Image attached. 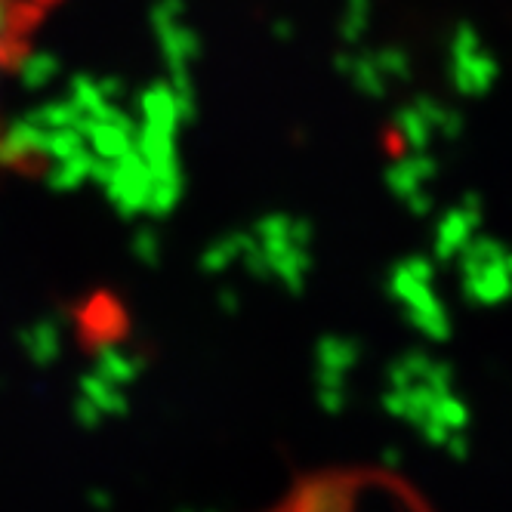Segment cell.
<instances>
[{
  "instance_id": "cell-1",
  "label": "cell",
  "mask_w": 512,
  "mask_h": 512,
  "mask_svg": "<svg viewBox=\"0 0 512 512\" xmlns=\"http://www.w3.org/2000/svg\"><path fill=\"white\" fill-rule=\"evenodd\" d=\"M90 179L99 182V186L105 189V195H108V201H112L124 216H133V213L145 210V201H149V186H152V170H149V164L142 161V155L136 149H130L118 161L96 158Z\"/></svg>"
},
{
  "instance_id": "cell-2",
  "label": "cell",
  "mask_w": 512,
  "mask_h": 512,
  "mask_svg": "<svg viewBox=\"0 0 512 512\" xmlns=\"http://www.w3.org/2000/svg\"><path fill=\"white\" fill-rule=\"evenodd\" d=\"M451 81L463 96H485L497 81V59L485 47L451 56Z\"/></svg>"
},
{
  "instance_id": "cell-3",
  "label": "cell",
  "mask_w": 512,
  "mask_h": 512,
  "mask_svg": "<svg viewBox=\"0 0 512 512\" xmlns=\"http://www.w3.org/2000/svg\"><path fill=\"white\" fill-rule=\"evenodd\" d=\"M44 152H47V130L28 115L0 136V164L7 167L25 164L31 158H44Z\"/></svg>"
},
{
  "instance_id": "cell-4",
  "label": "cell",
  "mask_w": 512,
  "mask_h": 512,
  "mask_svg": "<svg viewBox=\"0 0 512 512\" xmlns=\"http://www.w3.org/2000/svg\"><path fill=\"white\" fill-rule=\"evenodd\" d=\"M136 112L142 118V124H149L155 130H164L170 136L179 133L182 127V118H179V105L173 99V90L167 81H155L145 87L139 96H136Z\"/></svg>"
},
{
  "instance_id": "cell-5",
  "label": "cell",
  "mask_w": 512,
  "mask_h": 512,
  "mask_svg": "<svg viewBox=\"0 0 512 512\" xmlns=\"http://www.w3.org/2000/svg\"><path fill=\"white\" fill-rule=\"evenodd\" d=\"M155 38H158L161 56L167 62V71H173V68H192V62H198V56H201L198 31L189 28L182 19L155 25Z\"/></svg>"
},
{
  "instance_id": "cell-6",
  "label": "cell",
  "mask_w": 512,
  "mask_h": 512,
  "mask_svg": "<svg viewBox=\"0 0 512 512\" xmlns=\"http://www.w3.org/2000/svg\"><path fill=\"white\" fill-rule=\"evenodd\" d=\"M334 65H337V71H343V75L352 81V87L358 93H364L368 99H383L389 93L392 81L377 68L371 53H340Z\"/></svg>"
},
{
  "instance_id": "cell-7",
  "label": "cell",
  "mask_w": 512,
  "mask_h": 512,
  "mask_svg": "<svg viewBox=\"0 0 512 512\" xmlns=\"http://www.w3.org/2000/svg\"><path fill=\"white\" fill-rule=\"evenodd\" d=\"M435 173H438V161H432L426 152H417V155H411V158L395 161V164L386 170V186H389L401 201H405L408 195L420 192L429 179H435Z\"/></svg>"
},
{
  "instance_id": "cell-8",
  "label": "cell",
  "mask_w": 512,
  "mask_h": 512,
  "mask_svg": "<svg viewBox=\"0 0 512 512\" xmlns=\"http://www.w3.org/2000/svg\"><path fill=\"white\" fill-rule=\"evenodd\" d=\"M182 186H186V176H182V164H164L152 170V186H149V201H145V210L155 216H167L179 198H182Z\"/></svg>"
},
{
  "instance_id": "cell-9",
  "label": "cell",
  "mask_w": 512,
  "mask_h": 512,
  "mask_svg": "<svg viewBox=\"0 0 512 512\" xmlns=\"http://www.w3.org/2000/svg\"><path fill=\"white\" fill-rule=\"evenodd\" d=\"M93 164H96V155L90 149L53 161V167L47 170L50 189H56V192H75V189H81L84 182L93 176Z\"/></svg>"
},
{
  "instance_id": "cell-10",
  "label": "cell",
  "mask_w": 512,
  "mask_h": 512,
  "mask_svg": "<svg viewBox=\"0 0 512 512\" xmlns=\"http://www.w3.org/2000/svg\"><path fill=\"white\" fill-rule=\"evenodd\" d=\"M59 68H62V62L50 50H34V53L22 56L19 65H16L19 81H22L25 90H44V87H50L59 78Z\"/></svg>"
},
{
  "instance_id": "cell-11",
  "label": "cell",
  "mask_w": 512,
  "mask_h": 512,
  "mask_svg": "<svg viewBox=\"0 0 512 512\" xmlns=\"http://www.w3.org/2000/svg\"><path fill=\"white\" fill-rule=\"evenodd\" d=\"M482 223V216H475L463 207L451 210L445 219H442V226H438V253L442 256H451L457 247H463L472 235V229Z\"/></svg>"
},
{
  "instance_id": "cell-12",
  "label": "cell",
  "mask_w": 512,
  "mask_h": 512,
  "mask_svg": "<svg viewBox=\"0 0 512 512\" xmlns=\"http://www.w3.org/2000/svg\"><path fill=\"white\" fill-rule=\"evenodd\" d=\"M395 130L401 133V139H405L414 152H426V145L432 139V127H429V121L414 108V102L405 105V108H398V112H395Z\"/></svg>"
},
{
  "instance_id": "cell-13",
  "label": "cell",
  "mask_w": 512,
  "mask_h": 512,
  "mask_svg": "<svg viewBox=\"0 0 512 512\" xmlns=\"http://www.w3.org/2000/svg\"><path fill=\"white\" fill-rule=\"evenodd\" d=\"M68 99L75 102V108L81 112V118H99L102 112L112 102H108L102 93H99V87H96V81L93 78H87V75H78L75 81H71V87H68Z\"/></svg>"
},
{
  "instance_id": "cell-14",
  "label": "cell",
  "mask_w": 512,
  "mask_h": 512,
  "mask_svg": "<svg viewBox=\"0 0 512 512\" xmlns=\"http://www.w3.org/2000/svg\"><path fill=\"white\" fill-rule=\"evenodd\" d=\"M28 118L38 121L44 130H59V127H75L81 112L75 108V102L65 96V99H53L47 105H38L34 112H28Z\"/></svg>"
},
{
  "instance_id": "cell-15",
  "label": "cell",
  "mask_w": 512,
  "mask_h": 512,
  "mask_svg": "<svg viewBox=\"0 0 512 512\" xmlns=\"http://www.w3.org/2000/svg\"><path fill=\"white\" fill-rule=\"evenodd\" d=\"M167 84H170L173 99H176V105H179V118H182V124L195 121V115H198V93H195L192 71H189V68H173Z\"/></svg>"
},
{
  "instance_id": "cell-16",
  "label": "cell",
  "mask_w": 512,
  "mask_h": 512,
  "mask_svg": "<svg viewBox=\"0 0 512 512\" xmlns=\"http://www.w3.org/2000/svg\"><path fill=\"white\" fill-rule=\"evenodd\" d=\"M84 149H87V142H84V136H81L78 127L47 130V152H44V158L59 161V158H68V155H78Z\"/></svg>"
},
{
  "instance_id": "cell-17",
  "label": "cell",
  "mask_w": 512,
  "mask_h": 512,
  "mask_svg": "<svg viewBox=\"0 0 512 512\" xmlns=\"http://www.w3.org/2000/svg\"><path fill=\"white\" fill-rule=\"evenodd\" d=\"M374 56V62H377V68L383 71V75L389 78V81H408L411 78V71H414V65H411V56L401 50V47H383V50H377V53H371Z\"/></svg>"
},
{
  "instance_id": "cell-18",
  "label": "cell",
  "mask_w": 512,
  "mask_h": 512,
  "mask_svg": "<svg viewBox=\"0 0 512 512\" xmlns=\"http://www.w3.org/2000/svg\"><path fill=\"white\" fill-rule=\"evenodd\" d=\"M368 25H371V13H355V10H346L343 19H340V38L346 44H358L364 34H368Z\"/></svg>"
},
{
  "instance_id": "cell-19",
  "label": "cell",
  "mask_w": 512,
  "mask_h": 512,
  "mask_svg": "<svg viewBox=\"0 0 512 512\" xmlns=\"http://www.w3.org/2000/svg\"><path fill=\"white\" fill-rule=\"evenodd\" d=\"M182 13H186V0H155L149 19H152V28H155V25L182 19Z\"/></svg>"
},
{
  "instance_id": "cell-20",
  "label": "cell",
  "mask_w": 512,
  "mask_h": 512,
  "mask_svg": "<svg viewBox=\"0 0 512 512\" xmlns=\"http://www.w3.org/2000/svg\"><path fill=\"white\" fill-rule=\"evenodd\" d=\"M463 115L460 112H454V108H448V112H445V121L442 124H438V136H442V139H457L460 133H463Z\"/></svg>"
},
{
  "instance_id": "cell-21",
  "label": "cell",
  "mask_w": 512,
  "mask_h": 512,
  "mask_svg": "<svg viewBox=\"0 0 512 512\" xmlns=\"http://www.w3.org/2000/svg\"><path fill=\"white\" fill-rule=\"evenodd\" d=\"M96 87H99V93H102L108 102H118V99L127 93V84H124L121 78H102V81H96Z\"/></svg>"
},
{
  "instance_id": "cell-22",
  "label": "cell",
  "mask_w": 512,
  "mask_h": 512,
  "mask_svg": "<svg viewBox=\"0 0 512 512\" xmlns=\"http://www.w3.org/2000/svg\"><path fill=\"white\" fill-rule=\"evenodd\" d=\"M294 34H297V25L290 19H275L272 22V38L275 41H294Z\"/></svg>"
},
{
  "instance_id": "cell-23",
  "label": "cell",
  "mask_w": 512,
  "mask_h": 512,
  "mask_svg": "<svg viewBox=\"0 0 512 512\" xmlns=\"http://www.w3.org/2000/svg\"><path fill=\"white\" fill-rule=\"evenodd\" d=\"M408 201V207L414 210V213H429V207H432V198L420 189V192H414V195H408L405 198Z\"/></svg>"
},
{
  "instance_id": "cell-24",
  "label": "cell",
  "mask_w": 512,
  "mask_h": 512,
  "mask_svg": "<svg viewBox=\"0 0 512 512\" xmlns=\"http://www.w3.org/2000/svg\"><path fill=\"white\" fill-rule=\"evenodd\" d=\"M346 10H355V13H371V0H346Z\"/></svg>"
},
{
  "instance_id": "cell-25",
  "label": "cell",
  "mask_w": 512,
  "mask_h": 512,
  "mask_svg": "<svg viewBox=\"0 0 512 512\" xmlns=\"http://www.w3.org/2000/svg\"><path fill=\"white\" fill-rule=\"evenodd\" d=\"M0 31H4V4H0Z\"/></svg>"
}]
</instances>
